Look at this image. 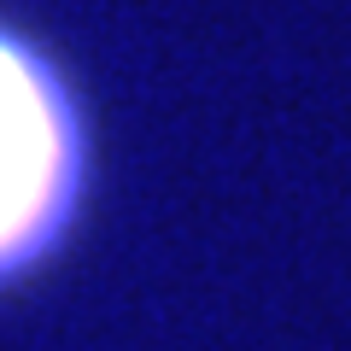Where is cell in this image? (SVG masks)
I'll return each mask as SVG.
<instances>
[{"label":"cell","mask_w":351,"mask_h":351,"mask_svg":"<svg viewBox=\"0 0 351 351\" xmlns=\"http://www.w3.org/2000/svg\"><path fill=\"white\" fill-rule=\"evenodd\" d=\"M88 112L64 64L0 12V293L41 276L88 205Z\"/></svg>","instance_id":"obj_1"}]
</instances>
